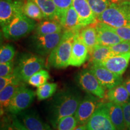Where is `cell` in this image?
I'll return each instance as SVG.
<instances>
[{
  "label": "cell",
  "mask_w": 130,
  "mask_h": 130,
  "mask_svg": "<svg viewBox=\"0 0 130 130\" xmlns=\"http://www.w3.org/2000/svg\"><path fill=\"white\" fill-rule=\"evenodd\" d=\"M81 100L80 93L74 88L63 89L54 96L47 107L48 118L53 127L56 128L63 118L75 115Z\"/></svg>",
  "instance_id": "cell-1"
},
{
  "label": "cell",
  "mask_w": 130,
  "mask_h": 130,
  "mask_svg": "<svg viewBox=\"0 0 130 130\" xmlns=\"http://www.w3.org/2000/svg\"><path fill=\"white\" fill-rule=\"evenodd\" d=\"M78 31H64L63 36L48 58V65L56 69L67 68L71 57L75 36Z\"/></svg>",
  "instance_id": "cell-2"
},
{
  "label": "cell",
  "mask_w": 130,
  "mask_h": 130,
  "mask_svg": "<svg viewBox=\"0 0 130 130\" xmlns=\"http://www.w3.org/2000/svg\"><path fill=\"white\" fill-rule=\"evenodd\" d=\"M45 64L42 56L22 53L18 58L13 74L22 83L28 82L32 75L45 68Z\"/></svg>",
  "instance_id": "cell-3"
},
{
  "label": "cell",
  "mask_w": 130,
  "mask_h": 130,
  "mask_svg": "<svg viewBox=\"0 0 130 130\" xmlns=\"http://www.w3.org/2000/svg\"><path fill=\"white\" fill-rule=\"evenodd\" d=\"M97 19L113 28L130 25V0L111 3Z\"/></svg>",
  "instance_id": "cell-4"
},
{
  "label": "cell",
  "mask_w": 130,
  "mask_h": 130,
  "mask_svg": "<svg viewBox=\"0 0 130 130\" xmlns=\"http://www.w3.org/2000/svg\"><path fill=\"white\" fill-rule=\"evenodd\" d=\"M36 23L27 17L23 12L16 15L7 25L3 27L2 31L6 39L17 40L26 36L35 30Z\"/></svg>",
  "instance_id": "cell-5"
},
{
  "label": "cell",
  "mask_w": 130,
  "mask_h": 130,
  "mask_svg": "<svg viewBox=\"0 0 130 130\" xmlns=\"http://www.w3.org/2000/svg\"><path fill=\"white\" fill-rule=\"evenodd\" d=\"M63 31L46 35L34 34L28 39L29 50L42 57L50 55L60 41Z\"/></svg>",
  "instance_id": "cell-6"
},
{
  "label": "cell",
  "mask_w": 130,
  "mask_h": 130,
  "mask_svg": "<svg viewBox=\"0 0 130 130\" xmlns=\"http://www.w3.org/2000/svg\"><path fill=\"white\" fill-rule=\"evenodd\" d=\"M35 98V93L33 91L22 84L12 97L6 111L10 115H18L31 105Z\"/></svg>",
  "instance_id": "cell-7"
},
{
  "label": "cell",
  "mask_w": 130,
  "mask_h": 130,
  "mask_svg": "<svg viewBox=\"0 0 130 130\" xmlns=\"http://www.w3.org/2000/svg\"><path fill=\"white\" fill-rule=\"evenodd\" d=\"M76 81L79 87L87 93L100 99L105 97V88L90 69H84L80 71L76 77Z\"/></svg>",
  "instance_id": "cell-8"
},
{
  "label": "cell",
  "mask_w": 130,
  "mask_h": 130,
  "mask_svg": "<svg viewBox=\"0 0 130 130\" xmlns=\"http://www.w3.org/2000/svg\"><path fill=\"white\" fill-rule=\"evenodd\" d=\"M102 102L99 98L88 93L81 101L75 114L78 125H86Z\"/></svg>",
  "instance_id": "cell-9"
},
{
  "label": "cell",
  "mask_w": 130,
  "mask_h": 130,
  "mask_svg": "<svg viewBox=\"0 0 130 130\" xmlns=\"http://www.w3.org/2000/svg\"><path fill=\"white\" fill-rule=\"evenodd\" d=\"M86 126L87 130H116L102 102L94 112Z\"/></svg>",
  "instance_id": "cell-10"
},
{
  "label": "cell",
  "mask_w": 130,
  "mask_h": 130,
  "mask_svg": "<svg viewBox=\"0 0 130 130\" xmlns=\"http://www.w3.org/2000/svg\"><path fill=\"white\" fill-rule=\"evenodd\" d=\"M25 0H1L0 24L1 28L7 25L16 15L23 12Z\"/></svg>",
  "instance_id": "cell-11"
},
{
  "label": "cell",
  "mask_w": 130,
  "mask_h": 130,
  "mask_svg": "<svg viewBox=\"0 0 130 130\" xmlns=\"http://www.w3.org/2000/svg\"><path fill=\"white\" fill-rule=\"evenodd\" d=\"M89 69L93 72L102 86L108 90L122 84L123 81L121 75L115 74L100 65L90 64Z\"/></svg>",
  "instance_id": "cell-12"
},
{
  "label": "cell",
  "mask_w": 130,
  "mask_h": 130,
  "mask_svg": "<svg viewBox=\"0 0 130 130\" xmlns=\"http://www.w3.org/2000/svg\"><path fill=\"white\" fill-rule=\"evenodd\" d=\"M95 26L96 30L98 45L111 46L123 41L114 30L113 27L111 26L100 21H98Z\"/></svg>",
  "instance_id": "cell-13"
},
{
  "label": "cell",
  "mask_w": 130,
  "mask_h": 130,
  "mask_svg": "<svg viewBox=\"0 0 130 130\" xmlns=\"http://www.w3.org/2000/svg\"><path fill=\"white\" fill-rule=\"evenodd\" d=\"M79 32L78 31L75 36L69 61V66L76 67H79L83 64L89 57V50L81 40Z\"/></svg>",
  "instance_id": "cell-14"
},
{
  "label": "cell",
  "mask_w": 130,
  "mask_h": 130,
  "mask_svg": "<svg viewBox=\"0 0 130 130\" xmlns=\"http://www.w3.org/2000/svg\"><path fill=\"white\" fill-rule=\"evenodd\" d=\"M16 116L28 130H53L35 110H25Z\"/></svg>",
  "instance_id": "cell-15"
},
{
  "label": "cell",
  "mask_w": 130,
  "mask_h": 130,
  "mask_svg": "<svg viewBox=\"0 0 130 130\" xmlns=\"http://www.w3.org/2000/svg\"><path fill=\"white\" fill-rule=\"evenodd\" d=\"M130 61V53L111 56L98 64L111 72L121 75L125 72Z\"/></svg>",
  "instance_id": "cell-16"
},
{
  "label": "cell",
  "mask_w": 130,
  "mask_h": 130,
  "mask_svg": "<svg viewBox=\"0 0 130 130\" xmlns=\"http://www.w3.org/2000/svg\"><path fill=\"white\" fill-rule=\"evenodd\" d=\"M72 6L78 14L84 27L98 22L97 17L92 12L87 0H72Z\"/></svg>",
  "instance_id": "cell-17"
},
{
  "label": "cell",
  "mask_w": 130,
  "mask_h": 130,
  "mask_svg": "<svg viewBox=\"0 0 130 130\" xmlns=\"http://www.w3.org/2000/svg\"><path fill=\"white\" fill-rule=\"evenodd\" d=\"M103 104L116 130L127 129L125 122L122 106L110 101Z\"/></svg>",
  "instance_id": "cell-18"
},
{
  "label": "cell",
  "mask_w": 130,
  "mask_h": 130,
  "mask_svg": "<svg viewBox=\"0 0 130 130\" xmlns=\"http://www.w3.org/2000/svg\"><path fill=\"white\" fill-rule=\"evenodd\" d=\"M64 31H78L83 28L77 12L72 6L69 8L60 19Z\"/></svg>",
  "instance_id": "cell-19"
},
{
  "label": "cell",
  "mask_w": 130,
  "mask_h": 130,
  "mask_svg": "<svg viewBox=\"0 0 130 130\" xmlns=\"http://www.w3.org/2000/svg\"><path fill=\"white\" fill-rule=\"evenodd\" d=\"M62 25L58 20L51 19H43L36 24L35 34L38 35H46L63 31Z\"/></svg>",
  "instance_id": "cell-20"
},
{
  "label": "cell",
  "mask_w": 130,
  "mask_h": 130,
  "mask_svg": "<svg viewBox=\"0 0 130 130\" xmlns=\"http://www.w3.org/2000/svg\"><path fill=\"white\" fill-rule=\"evenodd\" d=\"M109 101L122 105L130 101V95L123 84L110 89L107 93Z\"/></svg>",
  "instance_id": "cell-21"
},
{
  "label": "cell",
  "mask_w": 130,
  "mask_h": 130,
  "mask_svg": "<svg viewBox=\"0 0 130 130\" xmlns=\"http://www.w3.org/2000/svg\"><path fill=\"white\" fill-rule=\"evenodd\" d=\"M79 36L84 44L87 46L89 53L92 51L96 45H98L97 32L95 24L86 26L79 32Z\"/></svg>",
  "instance_id": "cell-22"
},
{
  "label": "cell",
  "mask_w": 130,
  "mask_h": 130,
  "mask_svg": "<svg viewBox=\"0 0 130 130\" xmlns=\"http://www.w3.org/2000/svg\"><path fill=\"white\" fill-rule=\"evenodd\" d=\"M22 82H16L6 86L0 91V105H1V115L6 111L10 101L16 91L22 84Z\"/></svg>",
  "instance_id": "cell-23"
},
{
  "label": "cell",
  "mask_w": 130,
  "mask_h": 130,
  "mask_svg": "<svg viewBox=\"0 0 130 130\" xmlns=\"http://www.w3.org/2000/svg\"><path fill=\"white\" fill-rule=\"evenodd\" d=\"M113 56L110 46L98 44L89 53V60L90 64H98Z\"/></svg>",
  "instance_id": "cell-24"
},
{
  "label": "cell",
  "mask_w": 130,
  "mask_h": 130,
  "mask_svg": "<svg viewBox=\"0 0 130 130\" xmlns=\"http://www.w3.org/2000/svg\"><path fill=\"white\" fill-rule=\"evenodd\" d=\"M35 3L43 12L45 19L59 20L58 9L53 0H31Z\"/></svg>",
  "instance_id": "cell-25"
},
{
  "label": "cell",
  "mask_w": 130,
  "mask_h": 130,
  "mask_svg": "<svg viewBox=\"0 0 130 130\" xmlns=\"http://www.w3.org/2000/svg\"><path fill=\"white\" fill-rule=\"evenodd\" d=\"M23 13L27 17L35 21H41L45 18L43 12L40 7L31 0H25Z\"/></svg>",
  "instance_id": "cell-26"
},
{
  "label": "cell",
  "mask_w": 130,
  "mask_h": 130,
  "mask_svg": "<svg viewBox=\"0 0 130 130\" xmlns=\"http://www.w3.org/2000/svg\"><path fill=\"white\" fill-rule=\"evenodd\" d=\"M57 84L55 83H46L40 87H37L36 95L39 101H43L51 97L56 93Z\"/></svg>",
  "instance_id": "cell-27"
},
{
  "label": "cell",
  "mask_w": 130,
  "mask_h": 130,
  "mask_svg": "<svg viewBox=\"0 0 130 130\" xmlns=\"http://www.w3.org/2000/svg\"><path fill=\"white\" fill-rule=\"evenodd\" d=\"M50 76L48 71L44 69H41L32 75L28 82L31 86L35 87H39L46 83L47 81L50 79Z\"/></svg>",
  "instance_id": "cell-28"
},
{
  "label": "cell",
  "mask_w": 130,
  "mask_h": 130,
  "mask_svg": "<svg viewBox=\"0 0 130 130\" xmlns=\"http://www.w3.org/2000/svg\"><path fill=\"white\" fill-rule=\"evenodd\" d=\"M92 12L97 18L110 7L111 3L110 0H87Z\"/></svg>",
  "instance_id": "cell-29"
},
{
  "label": "cell",
  "mask_w": 130,
  "mask_h": 130,
  "mask_svg": "<svg viewBox=\"0 0 130 130\" xmlns=\"http://www.w3.org/2000/svg\"><path fill=\"white\" fill-rule=\"evenodd\" d=\"M15 55V49L10 44L3 45L0 49V63L12 61Z\"/></svg>",
  "instance_id": "cell-30"
},
{
  "label": "cell",
  "mask_w": 130,
  "mask_h": 130,
  "mask_svg": "<svg viewBox=\"0 0 130 130\" xmlns=\"http://www.w3.org/2000/svg\"><path fill=\"white\" fill-rule=\"evenodd\" d=\"M77 125L75 116L72 115L61 119L58 121L56 128L57 130H74Z\"/></svg>",
  "instance_id": "cell-31"
},
{
  "label": "cell",
  "mask_w": 130,
  "mask_h": 130,
  "mask_svg": "<svg viewBox=\"0 0 130 130\" xmlns=\"http://www.w3.org/2000/svg\"><path fill=\"white\" fill-rule=\"evenodd\" d=\"M110 48L114 56L130 53V42L123 40L120 43L110 46Z\"/></svg>",
  "instance_id": "cell-32"
},
{
  "label": "cell",
  "mask_w": 130,
  "mask_h": 130,
  "mask_svg": "<svg viewBox=\"0 0 130 130\" xmlns=\"http://www.w3.org/2000/svg\"><path fill=\"white\" fill-rule=\"evenodd\" d=\"M58 9V17L60 19L69 8L72 6V0H53Z\"/></svg>",
  "instance_id": "cell-33"
},
{
  "label": "cell",
  "mask_w": 130,
  "mask_h": 130,
  "mask_svg": "<svg viewBox=\"0 0 130 130\" xmlns=\"http://www.w3.org/2000/svg\"><path fill=\"white\" fill-rule=\"evenodd\" d=\"M14 64L12 61L0 63V77H5L13 73Z\"/></svg>",
  "instance_id": "cell-34"
},
{
  "label": "cell",
  "mask_w": 130,
  "mask_h": 130,
  "mask_svg": "<svg viewBox=\"0 0 130 130\" xmlns=\"http://www.w3.org/2000/svg\"><path fill=\"white\" fill-rule=\"evenodd\" d=\"M114 30L122 40L130 42V25L114 28Z\"/></svg>",
  "instance_id": "cell-35"
},
{
  "label": "cell",
  "mask_w": 130,
  "mask_h": 130,
  "mask_svg": "<svg viewBox=\"0 0 130 130\" xmlns=\"http://www.w3.org/2000/svg\"><path fill=\"white\" fill-rule=\"evenodd\" d=\"M16 82H21V81H19L13 74L5 77H0V90H2L6 86Z\"/></svg>",
  "instance_id": "cell-36"
},
{
  "label": "cell",
  "mask_w": 130,
  "mask_h": 130,
  "mask_svg": "<svg viewBox=\"0 0 130 130\" xmlns=\"http://www.w3.org/2000/svg\"><path fill=\"white\" fill-rule=\"evenodd\" d=\"M1 130H18L13 123L12 117L6 116L3 118L1 122Z\"/></svg>",
  "instance_id": "cell-37"
},
{
  "label": "cell",
  "mask_w": 130,
  "mask_h": 130,
  "mask_svg": "<svg viewBox=\"0 0 130 130\" xmlns=\"http://www.w3.org/2000/svg\"><path fill=\"white\" fill-rule=\"evenodd\" d=\"M122 106L123 108L125 122L126 128L128 130H130V101L125 103Z\"/></svg>",
  "instance_id": "cell-38"
},
{
  "label": "cell",
  "mask_w": 130,
  "mask_h": 130,
  "mask_svg": "<svg viewBox=\"0 0 130 130\" xmlns=\"http://www.w3.org/2000/svg\"><path fill=\"white\" fill-rule=\"evenodd\" d=\"M11 117H12L13 123L14 126L17 128L18 130H28L24 125L23 123L19 121V119L16 115H11Z\"/></svg>",
  "instance_id": "cell-39"
},
{
  "label": "cell",
  "mask_w": 130,
  "mask_h": 130,
  "mask_svg": "<svg viewBox=\"0 0 130 130\" xmlns=\"http://www.w3.org/2000/svg\"><path fill=\"white\" fill-rule=\"evenodd\" d=\"M122 84H123V86H125L126 90H127L128 92L129 93V95H130V77L127 78L125 80L123 81Z\"/></svg>",
  "instance_id": "cell-40"
},
{
  "label": "cell",
  "mask_w": 130,
  "mask_h": 130,
  "mask_svg": "<svg viewBox=\"0 0 130 130\" xmlns=\"http://www.w3.org/2000/svg\"><path fill=\"white\" fill-rule=\"evenodd\" d=\"M74 130H87L86 125H77Z\"/></svg>",
  "instance_id": "cell-41"
},
{
  "label": "cell",
  "mask_w": 130,
  "mask_h": 130,
  "mask_svg": "<svg viewBox=\"0 0 130 130\" xmlns=\"http://www.w3.org/2000/svg\"><path fill=\"white\" fill-rule=\"evenodd\" d=\"M123 130H128V129H123Z\"/></svg>",
  "instance_id": "cell-42"
}]
</instances>
